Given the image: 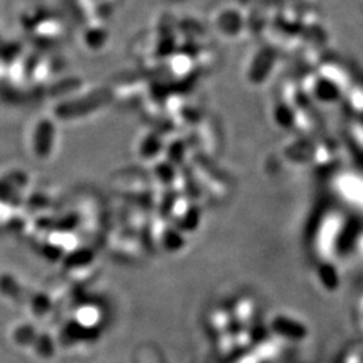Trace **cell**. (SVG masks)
<instances>
[{"mask_svg": "<svg viewBox=\"0 0 363 363\" xmlns=\"http://www.w3.org/2000/svg\"><path fill=\"white\" fill-rule=\"evenodd\" d=\"M52 138H54V130H52V123L42 121L37 128L35 138H34V148L37 155L46 156L50 154L52 140H54Z\"/></svg>", "mask_w": 363, "mask_h": 363, "instance_id": "obj_1", "label": "cell"}]
</instances>
